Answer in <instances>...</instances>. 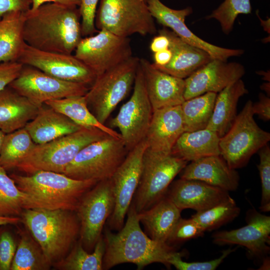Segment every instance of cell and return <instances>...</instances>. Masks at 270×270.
<instances>
[{
	"instance_id": "1",
	"label": "cell",
	"mask_w": 270,
	"mask_h": 270,
	"mask_svg": "<svg viewBox=\"0 0 270 270\" xmlns=\"http://www.w3.org/2000/svg\"><path fill=\"white\" fill-rule=\"evenodd\" d=\"M78 7L44 4L25 14L23 36L26 44L46 52L72 54L82 38Z\"/></svg>"
},
{
	"instance_id": "2",
	"label": "cell",
	"mask_w": 270,
	"mask_h": 270,
	"mask_svg": "<svg viewBox=\"0 0 270 270\" xmlns=\"http://www.w3.org/2000/svg\"><path fill=\"white\" fill-rule=\"evenodd\" d=\"M126 214V220L118 232L105 230L103 270L124 263L134 264L138 270L155 262L170 268L168 260L175 248L152 239L142 231L132 202Z\"/></svg>"
},
{
	"instance_id": "3",
	"label": "cell",
	"mask_w": 270,
	"mask_h": 270,
	"mask_svg": "<svg viewBox=\"0 0 270 270\" xmlns=\"http://www.w3.org/2000/svg\"><path fill=\"white\" fill-rule=\"evenodd\" d=\"M18 188L26 193L30 208L75 211L82 196L98 182L78 180L66 174L40 170L32 174L10 175Z\"/></svg>"
},
{
	"instance_id": "4",
	"label": "cell",
	"mask_w": 270,
	"mask_h": 270,
	"mask_svg": "<svg viewBox=\"0 0 270 270\" xmlns=\"http://www.w3.org/2000/svg\"><path fill=\"white\" fill-rule=\"evenodd\" d=\"M21 216L52 266L66 256L80 236V224L75 211L28 208L24 210Z\"/></svg>"
},
{
	"instance_id": "5",
	"label": "cell",
	"mask_w": 270,
	"mask_h": 270,
	"mask_svg": "<svg viewBox=\"0 0 270 270\" xmlns=\"http://www.w3.org/2000/svg\"><path fill=\"white\" fill-rule=\"evenodd\" d=\"M108 136L97 128H82L50 142L36 144L16 168L28 174L40 170L63 174L81 150Z\"/></svg>"
},
{
	"instance_id": "6",
	"label": "cell",
	"mask_w": 270,
	"mask_h": 270,
	"mask_svg": "<svg viewBox=\"0 0 270 270\" xmlns=\"http://www.w3.org/2000/svg\"><path fill=\"white\" fill-rule=\"evenodd\" d=\"M140 60L132 56L97 76L84 95L89 109L102 124H104L128 94L134 84Z\"/></svg>"
},
{
	"instance_id": "7",
	"label": "cell",
	"mask_w": 270,
	"mask_h": 270,
	"mask_svg": "<svg viewBox=\"0 0 270 270\" xmlns=\"http://www.w3.org/2000/svg\"><path fill=\"white\" fill-rule=\"evenodd\" d=\"M128 152L122 138L108 136L81 150L63 174L78 180L110 179Z\"/></svg>"
},
{
	"instance_id": "8",
	"label": "cell",
	"mask_w": 270,
	"mask_h": 270,
	"mask_svg": "<svg viewBox=\"0 0 270 270\" xmlns=\"http://www.w3.org/2000/svg\"><path fill=\"white\" fill-rule=\"evenodd\" d=\"M252 102L248 100L228 132L220 138V155L232 168L245 166L250 158L270 140V134L254 120Z\"/></svg>"
},
{
	"instance_id": "9",
	"label": "cell",
	"mask_w": 270,
	"mask_h": 270,
	"mask_svg": "<svg viewBox=\"0 0 270 270\" xmlns=\"http://www.w3.org/2000/svg\"><path fill=\"white\" fill-rule=\"evenodd\" d=\"M96 28L118 36L154 34L156 28L146 0H100Z\"/></svg>"
},
{
	"instance_id": "10",
	"label": "cell",
	"mask_w": 270,
	"mask_h": 270,
	"mask_svg": "<svg viewBox=\"0 0 270 270\" xmlns=\"http://www.w3.org/2000/svg\"><path fill=\"white\" fill-rule=\"evenodd\" d=\"M188 162L171 154L146 149L140 182L132 200L137 212L147 210L166 194L174 178Z\"/></svg>"
},
{
	"instance_id": "11",
	"label": "cell",
	"mask_w": 270,
	"mask_h": 270,
	"mask_svg": "<svg viewBox=\"0 0 270 270\" xmlns=\"http://www.w3.org/2000/svg\"><path fill=\"white\" fill-rule=\"evenodd\" d=\"M114 206L110 178L98 182L81 198L76 212L80 224L79 240L86 250H94Z\"/></svg>"
},
{
	"instance_id": "12",
	"label": "cell",
	"mask_w": 270,
	"mask_h": 270,
	"mask_svg": "<svg viewBox=\"0 0 270 270\" xmlns=\"http://www.w3.org/2000/svg\"><path fill=\"white\" fill-rule=\"evenodd\" d=\"M153 112L139 64L132 95L110 123L120 130L128 152L146 138Z\"/></svg>"
},
{
	"instance_id": "13",
	"label": "cell",
	"mask_w": 270,
	"mask_h": 270,
	"mask_svg": "<svg viewBox=\"0 0 270 270\" xmlns=\"http://www.w3.org/2000/svg\"><path fill=\"white\" fill-rule=\"evenodd\" d=\"M74 56L98 76L132 56L130 39L102 29L82 38Z\"/></svg>"
},
{
	"instance_id": "14",
	"label": "cell",
	"mask_w": 270,
	"mask_h": 270,
	"mask_svg": "<svg viewBox=\"0 0 270 270\" xmlns=\"http://www.w3.org/2000/svg\"><path fill=\"white\" fill-rule=\"evenodd\" d=\"M8 86L40 108L48 100L84 96L89 89L84 84L61 80L26 65Z\"/></svg>"
},
{
	"instance_id": "15",
	"label": "cell",
	"mask_w": 270,
	"mask_h": 270,
	"mask_svg": "<svg viewBox=\"0 0 270 270\" xmlns=\"http://www.w3.org/2000/svg\"><path fill=\"white\" fill-rule=\"evenodd\" d=\"M148 148L146 138L130 150L116 169L112 181L114 206L108 219L110 230H119L132 202L141 177L144 153Z\"/></svg>"
},
{
	"instance_id": "16",
	"label": "cell",
	"mask_w": 270,
	"mask_h": 270,
	"mask_svg": "<svg viewBox=\"0 0 270 270\" xmlns=\"http://www.w3.org/2000/svg\"><path fill=\"white\" fill-rule=\"evenodd\" d=\"M18 62L61 80L92 86L96 76L74 54L40 50L26 44Z\"/></svg>"
},
{
	"instance_id": "17",
	"label": "cell",
	"mask_w": 270,
	"mask_h": 270,
	"mask_svg": "<svg viewBox=\"0 0 270 270\" xmlns=\"http://www.w3.org/2000/svg\"><path fill=\"white\" fill-rule=\"evenodd\" d=\"M148 10L154 18L164 27L169 28L186 43L208 52L212 58L227 61L231 56L242 54L241 49H231L210 44L198 36L186 26L185 20L192 12V8L174 10L164 4L160 0H146Z\"/></svg>"
},
{
	"instance_id": "18",
	"label": "cell",
	"mask_w": 270,
	"mask_h": 270,
	"mask_svg": "<svg viewBox=\"0 0 270 270\" xmlns=\"http://www.w3.org/2000/svg\"><path fill=\"white\" fill-rule=\"evenodd\" d=\"M246 220V224L242 227L214 233L212 242L218 246H243L252 256L264 258L270 249V216L254 208L247 212Z\"/></svg>"
},
{
	"instance_id": "19",
	"label": "cell",
	"mask_w": 270,
	"mask_h": 270,
	"mask_svg": "<svg viewBox=\"0 0 270 270\" xmlns=\"http://www.w3.org/2000/svg\"><path fill=\"white\" fill-rule=\"evenodd\" d=\"M244 66L212 58L184 79L185 100L208 92H219L245 74Z\"/></svg>"
},
{
	"instance_id": "20",
	"label": "cell",
	"mask_w": 270,
	"mask_h": 270,
	"mask_svg": "<svg viewBox=\"0 0 270 270\" xmlns=\"http://www.w3.org/2000/svg\"><path fill=\"white\" fill-rule=\"evenodd\" d=\"M166 196L180 210L196 212L210 208L230 197L229 192L196 180L180 178L172 182Z\"/></svg>"
},
{
	"instance_id": "21",
	"label": "cell",
	"mask_w": 270,
	"mask_h": 270,
	"mask_svg": "<svg viewBox=\"0 0 270 270\" xmlns=\"http://www.w3.org/2000/svg\"><path fill=\"white\" fill-rule=\"evenodd\" d=\"M140 66L153 111L184 102V79L158 70L145 58H140Z\"/></svg>"
},
{
	"instance_id": "22",
	"label": "cell",
	"mask_w": 270,
	"mask_h": 270,
	"mask_svg": "<svg viewBox=\"0 0 270 270\" xmlns=\"http://www.w3.org/2000/svg\"><path fill=\"white\" fill-rule=\"evenodd\" d=\"M184 132L180 105L154 110L146 137L148 148L158 154H170Z\"/></svg>"
},
{
	"instance_id": "23",
	"label": "cell",
	"mask_w": 270,
	"mask_h": 270,
	"mask_svg": "<svg viewBox=\"0 0 270 270\" xmlns=\"http://www.w3.org/2000/svg\"><path fill=\"white\" fill-rule=\"evenodd\" d=\"M180 172L181 178L200 180L228 192L236 190L240 184L238 173L220 155L190 162Z\"/></svg>"
},
{
	"instance_id": "24",
	"label": "cell",
	"mask_w": 270,
	"mask_h": 270,
	"mask_svg": "<svg viewBox=\"0 0 270 270\" xmlns=\"http://www.w3.org/2000/svg\"><path fill=\"white\" fill-rule=\"evenodd\" d=\"M165 34L170 41L172 58L164 66H156L158 70L173 76L185 79L212 58L204 50L192 46L166 28L158 31Z\"/></svg>"
},
{
	"instance_id": "25",
	"label": "cell",
	"mask_w": 270,
	"mask_h": 270,
	"mask_svg": "<svg viewBox=\"0 0 270 270\" xmlns=\"http://www.w3.org/2000/svg\"><path fill=\"white\" fill-rule=\"evenodd\" d=\"M42 106L24 127L36 144H44L74 132L82 128L51 107Z\"/></svg>"
},
{
	"instance_id": "26",
	"label": "cell",
	"mask_w": 270,
	"mask_h": 270,
	"mask_svg": "<svg viewBox=\"0 0 270 270\" xmlns=\"http://www.w3.org/2000/svg\"><path fill=\"white\" fill-rule=\"evenodd\" d=\"M182 211L165 195L150 208L138 212V217L149 237L157 242L166 243L181 218Z\"/></svg>"
},
{
	"instance_id": "27",
	"label": "cell",
	"mask_w": 270,
	"mask_h": 270,
	"mask_svg": "<svg viewBox=\"0 0 270 270\" xmlns=\"http://www.w3.org/2000/svg\"><path fill=\"white\" fill-rule=\"evenodd\" d=\"M40 108L6 87L0 92V130L6 134L24 128Z\"/></svg>"
},
{
	"instance_id": "28",
	"label": "cell",
	"mask_w": 270,
	"mask_h": 270,
	"mask_svg": "<svg viewBox=\"0 0 270 270\" xmlns=\"http://www.w3.org/2000/svg\"><path fill=\"white\" fill-rule=\"evenodd\" d=\"M244 83L240 79L228 85L217 94L212 114L206 128L221 138L230 130L236 116L238 101L248 94Z\"/></svg>"
},
{
	"instance_id": "29",
	"label": "cell",
	"mask_w": 270,
	"mask_h": 270,
	"mask_svg": "<svg viewBox=\"0 0 270 270\" xmlns=\"http://www.w3.org/2000/svg\"><path fill=\"white\" fill-rule=\"evenodd\" d=\"M220 140L216 132L207 128L184 132L176 141L170 154L187 162L220 155Z\"/></svg>"
},
{
	"instance_id": "30",
	"label": "cell",
	"mask_w": 270,
	"mask_h": 270,
	"mask_svg": "<svg viewBox=\"0 0 270 270\" xmlns=\"http://www.w3.org/2000/svg\"><path fill=\"white\" fill-rule=\"evenodd\" d=\"M25 14L12 12L0 18V64L18 61L26 44L23 36Z\"/></svg>"
},
{
	"instance_id": "31",
	"label": "cell",
	"mask_w": 270,
	"mask_h": 270,
	"mask_svg": "<svg viewBox=\"0 0 270 270\" xmlns=\"http://www.w3.org/2000/svg\"><path fill=\"white\" fill-rule=\"evenodd\" d=\"M44 104L64 114L81 127L97 128L110 136L122 138L120 134L98 120L89 109L84 96L48 100Z\"/></svg>"
},
{
	"instance_id": "32",
	"label": "cell",
	"mask_w": 270,
	"mask_h": 270,
	"mask_svg": "<svg viewBox=\"0 0 270 270\" xmlns=\"http://www.w3.org/2000/svg\"><path fill=\"white\" fill-rule=\"evenodd\" d=\"M217 93L208 92L185 100L180 105L184 132L206 128L212 117Z\"/></svg>"
},
{
	"instance_id": "33",
	"label": "cell",
	"mask_w": 270,
	"mask_h": 270,
	"mask_svg": "<svg viewBox=\"0 0 270 270\" xmlns=\"http://www.w3.org/2000/svg\"><path fill=\"white\" fill-rule=\"evenodd\" d=\"M105 250V242L102 236L91 253L83 247L79 240L66 256L54 266L58 269L64 270H102Z\"/></svg>"
},
{
	"instance_id": "34",
	"label": "cell",
	"mask_w": 270,
	"mask_h": 270,
	"mask_svg": "<svg viewBox=\"0 0 270 270\" xmlns=\"http://www.w3.org/2000/svg\"><path fill=\"white\" fill-rule=\"evenodd\" d=\"M36 144L24 128L6 134L0 152V166L6 170L16 168Z\"/></svg>"
},
{
	"instance_id": "35",
	"label": "cell",
	"mask_w": 270,
	"mask_h": 270,
	"mask_svg": "<svg viewBox=\"0 0 270 270\" xmlns=\"http://www.w3.org/2000/svg\"><path fill=\"white\" fill-rule=\"evenodd\" d=\"M52 266L34 238L21 232L10 270H48Z\"/></svg>"
},
{
	"instance_id": "36",
	"label": "cell",
	"mask_w": 270,
	"mask_h": 270,
	"mask_svg": "<svg viewBox=\"0 0 270 270\" xmlns=\"http://www.w3.org/2000/svg\"><path fill=\"white\" fill-rule=\"evenodd\" d=\"M28 208V196L18 188L6 170L0 166V216L20 217L24 210Z\"/></svg>"
},
{
	"instance_id": "37",
	"label": "cell",
	"mask_w": 270,
	"mask_h": 270,
	"mask_svg": "<svg viewBox=\"0 0 270 270\" xmlns=\"http://www.w3.org/2000/svg\"><path fill=\"white\" fill-rule=\"evenodd\" d=\"M240 212V208L230 196L210 208L196 212L191 218L196 221L205 232L212 231L232 222Z\"/></svg>"
},
{
	"instance_id": "38",
	"label": "cell",
	"mask_w": 270,
	"mask_h": 270,
	"mask_svg": "<svg viewBox=\"0 0 270 270\" xmlns=\"http://www.w3.org/2000/svg\"><path fill=\"white\" fill-rule=\"evenodd\" d=\"M251 10L250 0H224L206 18L218 20L222 32L228 34L238 15L250 14Z\"/></svg>"
},
{
	"instance_id": "39",
	"label": "cell",
	"mask_w": 270,
	"mask_h": 270,
	"mask_svg": "<svg viewBox=\"0 0 270 270\" xmlns=\"http://www.w3.org/2000/svg\"><path fill=\"white\" fill-rule=\"evenodd\" d=\"M206 232L194 220L180 218L176 224L166 243L172 246L184 243L191 239L202 236Z\"/></svg>"
},
{
	"instance_id": "40",
	"label": "cell",
	"mask_w": 270,
	"mask_h": 270,
	"mask_svg": "<svg viewBox=\"0 0 270 270\" xmlns=\"http://www.w3.org/2000/svg\"><path fill=\"white\" fill-rule=\"evenodd\" d=\"M260 162L257 165L260 178L262 198L259 208L262 212L270 211V148L268 144L258 152Z\"/></svg>"
},
{
	"instance_id": "41",
	"label": "cell",
	"mask_w": 270,
	"mask_h": 270,
	"mask_svg": "<svg viewBox=\"0 0 270 270\" xmlns=\"http://www.w3.org/2000/svg\"><path fill=\"white\" fill-rule=\"evenodd\" d=\"M236 248H230L223 250L218 258L208 261L186 262L182 258L183 254L180 252L174 251L170 254L168 262L178 270H216L224 260Z\"/></svg>"
},
{
	"instance_id": "42",
	"label": "cell",
	"mask_w": 270,
	"mask_h": 270,
	"mask_svg": "<svg viewBox=\"0 0 270 270\" xmlns=\"http://www.w3.org/2000/svg\"><path fill=\"white\" fill-rule=\"evenodd\" d=\"M100 0H80L79 10L80 16L82 34L86 37L96 32L95 18Z\"/></svg>"
},
{
	"instance_id": "43",
	"label": "cell",
	"mask_w": 270,
	"mask_h": 270,
	"mask_svg": "<svg viewBox=\"0 0 270 270\" xmlns=\"http://www.w3.org/2000/svg\"><path fill=\"white\" fill-rule=\"evenodd\" d=\"M12 233L4 230L0 232V270H10L16 250Z\"/></svg>"
},
{
	"instance_id": "44",
	"label": "cell",
	"mask_w": 270,
	"mask_h": 270,
	"mask_svg": "<svg viewBox=\"0 0 270 270\" xmlns=\"http://www.w3.org/2000/svg\"><path fill=\"white\" fill-rule=\"evenodd\" d=\"M23 66L18 61L0 64V92L6 88L18 76Z\"/></svg>"
},
{
	"instance_id": "45",
	"label": "cell",
	"mask_w": 270,
	"mask_h": 270,
	"mask_svg": "<svg viewBox=\"0 0 270 270\" xmlns=\"http://www.w3.org/2000/svg\"><path fill=\"white\" fill-rule=\"evenodd\" d=\"M32 6V0H0V18L12 12H26Z\"/></svg>"
},
{
	"instance_id": "46",
	"label": "cell",
	"mask_w": 270,
	"mask_h": 270,
	"mask_svg": "<svg viewBox=\"0 0 270 270\" xmlns=\"http://www.w3.org/2000/svg\"><path fill=\"white\" fill-rule=\"evenodd\" d=\"M252 112L254 114L258 115V118L264 120H270V98L262 93L258 96V100L252 103Z\"/></svg>"
},
{
	"instance_id": "47",
	"label": "cell",
	"mask_w": 270,
	"mask_h": 270,
	"mask_svg": "<svg viewBox=\"0 0 270 270\" xmlns=\"http://www.w3.org/2000/svg\"><path fill=\"white\" fill-rule=\"evenodd\" d=\"M170 41L168 38L164 34L158 32L152 40L150 48L152 52L155 53L160 50L169 48Z\"/></svg>"
},
{
	"instance_id": "48",
	"label": "cell",
	"mask_w": 270,
	"mask_h": 270,
	"mask_svg": "<svg viewBox=\"0 0 270 270\" xmlns=\"http://www.w3.org/2000/svg\"><path fill=\"white\" fill-rule=\"evenodd\" d=\"M48 2H54L71 6H80V0H32V6L30 10H34L40 6Z\"/></svg>"
},
{
	"instance_id": "49",
	"label": "cell",
	"mask_w": 270,
	"mask_h": 270,
	"mask_svg": "<svg viewBox=\"0 0 270 270\" xmlns=\"http://www.w3.org/2000/svg\"><path fill=\"white\" fill-rule=\"evenodd\" d=\"M172 53L170 48L160 50L154 53V63L156 66H164L170 62Z\"/></svg>"
},
{
	"instance_id": "50",
	"label": "cell",
	"mask_w": 270,
	"mask_h": 270,
	"mask_svg": "<svg viewBox=\"0 0 270 270\" xmlns=\"http://www.w3.org/2000/svg\"><path fill=\"white\" fill-rule=\"evenodd\" d=\"M21 221V218L18 216H0V226L8 224H16Z\"/></svg>"
},
{
	"instance_id": "51",
	"label": "cell",
	"mask_w": 270,
	"mask_h": 270,
	"mask_svg": "<svg viewBox=\"0 0 270 270\" xmlns=\"http://www.w3.org/2000/svg\"><path fill=\"white\" fill-rule=\"evenodd\" d=\"M257 15L261 22V25L264 27V30L270 34V18L266 20H264L261 19L260 16L258 14V13Z\"/></svg>"
},
{
	"instance_id": "52",
	"label": "cell",
	"mask_w": 270,
	"mask_h": 270,
	"mask_svg": "<svg viewBox=\"0 0 270 270\" xmlns=\"http://www.w3.org/2000/svg\"><path fill=\"white\" fill-rule=\"evenodd\" d=\"M260 88L265 91L266 93V96H270V82H264L262 84V85L260 86Z\"/></svg>"
},
{
	"instance_id": "53",
	"label": "cell",
	"mask_w": 270,
	"mask_h": 270,
	"mask_svg": "<svg viewBox=\"0 0 270 270\" xmlns=\"http://www.w3.org/2000/svg\"><path fill=\"white\" fill-rule=\"evenodd\" d=\"M257 73L262 76L263 80L270 82V71L264 72V71H259Z\"/></svg>"
},
{
	"instance_id": "54",
	"label": "cell",
	"mask_w": 270,
	"mask_h": 270,
	"mask_svg": "<svg viewBox=\"0 0 270 270\" xmlns=\"http://www.w3.org/2000/svg\"><path fill=\"white\" fill-rule=\"evenodd\" d=\"M6 134L0 130V152Z\"/></svg>"
},
{
	"instance_id": "55",
	"label": "cell",
	"mask_w": 270,
	"mask_h": 270,
	"mask_svg": "<svg viewBox=\"0 0 270 270\" xmlns=\"http://www.w3.org/2000/svg\"></svg>"
}]
</instances>
